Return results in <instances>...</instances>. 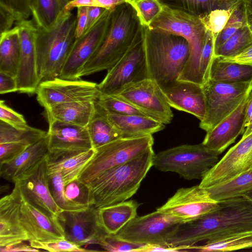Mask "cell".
<instances>
[{
	"mask_svg": "<svg viewBox=\"0 0 252 252\" xmlns=\"http://www.w3.org/2000/svg\"><path fill=\"white\" fill-rule=\"evenodd\" d=\"M252 229V202L243 196L219 201L214 210L196 219L180 224L168 246L186 248L196 243Z\"/></svg>",
	"mask_w": 252,
	"mask_h": 252,
	"instance_id": "1",
	"label": "cell"
},
{
	"mask_svg": "<svg viewBox=\"0 0 252 252\" xmlns=\"http://www.w3.org/2000/svg\"><path fill=\"white\" fill-rule=\"evenodd\" d=\"M142 32L143 27L130 3L116 6L103 41L84 65L81 77L110 69L142 36Z\"/></svg>",
	"mask_w": 252,
	"mask_h": 252,
	"instance_id": "2",
	"label": "cell"
},
{
	"mask_svg": "<svg viewBox=\"0 0 252 252\" xmlns=\"http://www.w3.org/2000/svg\"><path fill=\"white\" fill-rule=\"evenodd\" d=\"M143 27V42L149 78L161 89L177 80L189 56L181 36Z\"/></svg>",
	"mask_w": 252,
	"mask_h": 252,
	"instance_id": "3",
	"label": "cell"
},
{
	"mask_svg": "<svg viewBox=\"0 0 252 252\" xmlns=\"http://www.w3.org/2000/svg\"><path fill=\"white\" fill-rule=\"evenodd\" d=\"M153 148L100 175L89 185L90 206L97 209L126 201L137 191L153 166Z\"/></svg>",
	"mask_w": 252,
	"mask_h": 252,
	"instance_id": "4",
	"label": "cell"
},
{
	"mask_svg": "<svg viewBox=\"0 0 252 252\" xmlns=\"http://www.w3.org/2000/svg\"><path fill=\"white\" fill-rule=\"evenodd\" d=\"M77 17L64 9L47 29L37 27L35 44L40 82L59 77L75 40Z\"/></svg>",
	"mask_w": 252,
	"mask_h": 252,
	"instance_id": "5",
	"label": "cell"
},
{
	"mask_svg": "<svg viewBox=\"0 0 252 252\" xmlns=\"http://www.w3.org/2000/svg\"><path fill=\"white\" fill-rule=\"evenodd\" d=\"M150 28L181 36L188 42V61L177 80L192 82L202 86L199 63L206 30L198 17L163 5L161 13Z\"/></svg>",
	"mask_w": 252,
	"mask_h": 252,
	"instance_id": "6",
	"label": "cell"
},
{
	"mask_svg": "<svg viewBox=\"0 0 252 252\" xmlns=\"http://www.w3.org/2000/svg\"><path fill=\"white\" fill-rule=\"evenodd\" d=\"M219 161L218 156L202 144L182 145L155 154L153 166L162 172H173L185 179H202Z\"/></svg>",
	"mask_w": 252,
	"mask_h": 252,
	"instance_id": "7",
	"label": "cell"
},
{
	"mask_svg": "<svg viewBox=\"0 0 252 252\" xmlns=\"http://www.w3.org/2000/svg\"><path fill=\"white\" fill-rule=\"evenodd\" d=\"M152 135L122 138L95 149L78 179L88 186L104 172L121 165L153 148Z\"/></svg>",
	"mask_w": 252,
	"mask_h": 252,
	"instance_id": "8",
	"label": "cell"
},
{
	"mask_svg": "<svg viewBox=\"0 0 252 252\" xmlns=\"http://www.w3.org/2000/svg\"><path fill=\"white\" fill-rule=\"evenodd\" d=\"M203 87L206 112L199 127L207 132L232 113L252 91V80L226 83L209 79Z\"/></svg>",
	"mask_w": 252,
	"mask_h": 252,
	"instance_id": "9",
	"label": "cell"
},
{
	"mask_svg": "<svg viewBox=\"0 0 252 252\" xmlns=\"http://www.w3.org/2000/svg\"><path fill=\"white\" fill-rule=\"evenodd\" d=\"M181 223L170 215L157 210L136 216L115 235L134 243L169 247V239Z\"/></svg>",
	"mask_w": 252,
	"mask_h": 252,
	"instance_id": "10",
	"label": "cell"
},
{
	"mask_svg": "<svg viewBox=\"0 0 252 252\" xmlns=\"http://www.w3.org/2000/svg\"><path fill=\"white\" fill-rule=\"evenodd\" d=\"M146 78H149L142 36L107 70L97 87L101 94L116 95L127 86Z\"/></svg>",
	"mask_w": 252,
	"mask_h": 252,
	"instance_id": "11",
	"label": "cell"
},
{
	"mask_svg": "<svg viewBox=\"0 0 252 252\" xmlns=\"http://www.w3.org/2000/svg\"><path fill=\"white\" fill-rule=\"evenodd\" d=\"M112 10L106 9L90 28L75 39L60 78L68 80L80 79L84 65L97 50L106 35Z\"/></svg>",
	"mask_w": 252,
	"mask_h": 252,
	"instance_id": "12",
	"label": "cell"
},
{
	"mask_svg": "<svg viewBox=\"0 0 252 252\" xmlns=\"http://www.w3.org/2000/svg\"><path fill=\"white\" fill-rule=\"evenodd\" d=\"M46 156L17 177L13 182L14 187L22 200L50 217L57 218L63 210L56 203L49 189Z\"/></svg>",
	"mask_w": 252,
	"mask_h": 252,
	"instance_id": "13",
	"label": "cell"
},
{
	"mask_svg": "<svg viewBox=\"0 0 252 252\" xmlns=\"http://www.w3.org/2000/svg\"><path fill=\"white\" fill-rule=\"evenodd\" d=\"M36 94L37 101L45 109L62 103L95 102L100 94L95 83L60 77L40 82Z\"/></svg>",
	"mask_w": 252,
	"mask_h": 252,
	"instance_id": "14",
	"label": "cell"
},
{
	"mask_svg": "<svg viewBox=\"0 0 252 252\" xmlns=\"http://www.w3.org/2000/svg\"><path fill=\"white\" fill-rule=\"evenodd\" d=\"M135 106L148 117L164 125L170 124L173 114L158 84L150 78L131 84L115 95Z\"/></svg>",
	"mask_w": 252,
	"mask_h": 252,
	"instance_id": "15",
	"label": "cell"
},
{
	"mask_svg": "<svg viewBox=\"0 0 252 252\" xmlns=\"http://www.w3.org/2000/svg\"><path fill=\"white\" fill-rule=\"evenodd\" d=\"M252 170V132L243 135L203 177L199 186L208 189Z\"/></svg>",
	"mask_w": 252,
	"mask_h": 252,
	"instance_id": "16",
	"label": "cell"
},
{
	"mask_svg": "<svg viewBox=\"0 0 252 252\" xmlns=\"http://www.w3.org/2000/svg\"><path fill=\"white\" fill-rule=\"evenodd\" d=\"M219 201L213 199L199 185L178 189L157 210L170 215L181 223L189 221L215 210Z\"/></svg>",
	"mask_w": 252,
	"mask_h": 252,
	"instance_id": "17",
	"label": "cell"
},
{
	"mask_svg": "<svg viewBox=\"0 0 252 252\" xmlns=\"http://www.w3.org/2000/svg\"><path fill=\"white\" fill-rule=\"evenodd\" d=\"M57 218L65 239L81 247L98 245L106 234L98 222V209L92 206L77 211H62Z\"/></svg>",
	"mask_w": 252,
	"mask_h": 252,
	"instance_id": "18",
	"label": "cell"
},
{
	"mask_svg": "<svg viewBox=\"0 0 252 252\" xmlns=\"http://www.w3.org/2000/svg\"><path fill=\"white\" fill-rule=\"evenodd\" d=\"M20 39V58L16 77L18 92L32 95L36 93L40 81L37 68L35 33L37 29L32 20L17 21Z\"/></svg>",
	"mask_w": 252,
	"mask_h": 252,
	"instance_id": "19",
	"label": "cell"
},
{
	"mask_svg": "<svg viewBox=\"0 0 252 252\" xmlns=\"http://www.w3.org/2000/svg\"><path fill=\"white\" fill-rule=\"evenodd\" d=\"M48 123L49 154L55 155L94 149L87 126L58 121H50Z\"/></svg>",
	"mask_w": 252,
	"mask_h": 252,
	"instance_id": "20",
	"label": "cell"
},
{
	"mask_svg": "<svg viewBox=\"0 0 252 252\" xmlns=\"http://www.w3.org/2000/svg\"><path fill=\"white\" fill-rule=\"evenodd\" d=\"M171 107L191 114L202 121L206 116V98L203 86L176 80L161 89Z\"/></svg>",
	"mask_w": 252,
	"mask_h": 252,
	"instance_id": "21",
	"label": "cell"
},
{
	"mask_svg": "<svg viewBox=\"0 0 252 252\" xmlns=\"http://www.w3.org/2000/svg\"><path fill=\"white\" fill-rule=\"evenodd\" d=\"M249 95L232 113L207 132L202 142L206 149L219 156L235 142L239 134H243Z\"/></svg>",
	"mask_w": 252,
	"mask_h": 252,
	"instance_id": "22",
	"label": "cell"
},
{
	"mask_svg": "<svg viewBox=\"0 0 252 252\" xmlns=\"http://www.w3.org/2000/svg\"><path fill=\"white\" fill-rule=\"evenodd\" d=\"M21 197L16 188L0 200V247L29 241L20 220Z\"/></svg>",
	"mask_w": 252,
	"mask_h": 252,
	"instance_id": "23",
	"label": "cell"
},
{
	"mask_svg": "<svg viewBox=\"0 0 252 252\" xmlns=\"http://www.w3.org/2000/svg\"><path fill=\"white\" fill-rule=\"evenodd\" d=\"M20 220L28 235V241L47 242L65 239L63 229L57 218L48 216L22 199Z\"/></svg>",
	"mask_w": 252,
	"mask_h": 252,
	"instance_id": "24",
	"label": "cell"
},
{
	"mask_svg": "<svg viewBox=\"0 0 252 252\" xmlns=\"http://www.w3.org/2000/svg\"><path fill=\"white\" fill-rule=\"evenodd\" d=\"M95 105L107 120L122 133L124 138L152 135L163 130L165 127L163 123L147 116L107 112L96 103Z\"/></svg>",
	"mask_w": 252,
	"mask_h": 252,
	"instance_id": "25",
	"label": "cell"
},
{
	"mask_svg": "<svg viewBox=\"0 0 252 252\" xmlns=\"http://www.w3.org/2000/svg\"><path fill=\"white\" fill-rule=\"evenodd\" d=\"M47 135L29 146L13 160L0 165V177L13 183L24 172L32 167L49 153Z\"/></svg>",
	"mask_w": 252,
	"mask_h": 252,
	"instance_id": "26",
	"label": "cell"
},
{
	"mask_svg": "<svg viewBox=\"0 0 252 252\" xmlns=\"http://www.w3.org/2000/svg\"><path fill=\"white\" fill-rule=\"evenodd\" d=\"M95 149L46 156L47 174L59 172L64 186L77 179L93 156Z\"/></svg>",
	"mask_w": 252,
	"mask_h": 252,
	"instance_id": "27",
	"label": "cell"
},
{
	"mask_svg": "<svg viewBox=\"0 0 252 252\" xmlns=\"http://www.w3.org/2000/svg\"><path fill=\"white\" fill-rule=\"evenodd\" d=\"M95 102L76 101L57 104L45 109L48 122L58 121L87 126L95 114Z\"/></svg>",
	"mask_w": 252,
	"mask_h": 252,
	"instance_id": "28",
	"label": "cell"
},
{
	"mask_svg": "<svg viewBox=\"0 0 252 252\" xmlns=\"http://www.w3.org/2000/svg\"><path fill=\"white\" fill-rule=\"evenodd\" d=\"M140 204L134 200L124 201L98 209V222L104 232L116 234L128 222L137 216Z\"/></svg>",
	"mask_w": 252,
	"mask_h": 252,
	"instance_id": "29",
	"label": "cell"
},
{
	"mask_svg": "<svg viewBox=\"0 0 252 252\" xmlns=\"http://www.w3.org/2000/svg\"><path fill=\"white\" fill-rule=\"evenodd\" d=\"M0 35V72L16 77L20 58L18 28L14 25Z\"/></svg>",
	"mask_w": 252,
	"mask_h": 252,
	"instance_id": "30",
	"label": "cell"
},
{
	"mask_svg": "<svg viewBox=\"0 0 252 252\" xmlns=\"http://www.w3.org/2000/svg\"><path fill=\"white\" fill-rule=\"evenodd\" d=\"M209 79L226 83L249 81L252 80V66L225 61L214 56Z\"/></svg>",
	"mask_w": 252,
	"mask_h": 252,
	"instance_id": "31",
	"label": "cell"
},
{
	"mask_svg": "<svg viewBox=\"0 0 252 252\" xmlns=\"http://www.w3.org/2000/svg\"><path fill=\"white\" fill-rule=\"evenodd\" d=\"M247 249H252V229L207 241L204 245L186 248L187 251L198 252H228Z\"/></svg>",
	"mask_w": 252,
	"mask_h": 252,
	"instance_id": "32",
	"label": "cell"
},
{
	"mask_svg": "<svg viewBox=\"0 0 252 252\" xmlns=\"http://www.w3.org/2000/svg\"><path fill=\"white\" fill-rule=\"evenodd\" d=\"M69 0H30L32 20L37 27L47 29L64 10Z\"/></svg>",
	"mask_w": 252,
	"mask_h": 252,
	"instance_id": "33",
	"label": "cell"
},
{
	"mask_svg": "<svg viewBox=\"0 0 252 252\" xmlns=\"http://www.w3.org/2000/svg\"><path fill=\"white\" fill-rule=\"evenodd\" d=\"M95 107V114L87 126L94 149L124 138L122 133L107 120L96 105Z\"/></svg>",
	"mask_w": 252,
	"mask_h": 252,
	"instance_id": "34",
	"label": "cell"
},
{
	"mask_svg": "<svg viewBox=\"0 0 252 252\" xmlns=\"http://www.w3.org/2000/svg\"><path fill=\"white\" fill-rule=\"evenodd\" d=\"M205 189L210 196L217 201L242 196L252 189V170L229 182Z\"/></svg>",
	"mask_w": 252,
	"mask_h": 252,
	"instance_id": "35",
	"label": "cell"
},
{
	"mask_svg": "<svg viewBox=\"0 0 252 252\" xmlns=\"http://www.w3.org/2000/svg\"><path fill=\"white\" fill-rule=\"evenodd\" d=\"M30 0H0V33L12 29L18 21L31 16Z\"/></svg>",
	"mask_w": 252,
	"mask_h": 252,
	"instance_id": "36",
	"label": "cell"
},
{
	"mask_svg": "<svg viewBox=\"0 0 252 252\" xmlns=\"http://www.w3.org/2000/svg\"><path fill=\"white\" fill-rule=\"evenodd\" d=\"M252 45V31L248 24L243 25L223 44L214 51V57L232 58Z\"/></svg>",
	"mask_w": 252,
	"mask_h": 252,
	"instance_id": "37",
	"label": "cell"
},
{
	"mask_svg": "<svg viewBox=\"0 0 252 252\" xmlns=\"http://www.w3.org/2000/svg\"><path fill=\"white\" fill-rule=\"evenodd\" d=\"M48 132L29 126L27 129L15 128L0 120V144L18 142L30 146L47 135Z\"/></svg>",
	"mask_w": 252,
	"mask_h": 252,
	"instance_id": "38",
	"label": "cell"
},
{
	"mask_svg": "<svg viewBox=\"0 0 252 252\" xmlns=\"http://www.w3.org/2000/svg\"><path fill=\"white\" fill-rule=\"evenodd\" d=\"M164 5L200 17L217 9H223L221 0H159Z\"/></svg>",
	"mask_w": 252,
	"mask_h": 252,
	"instance_id": "39",
	"label": "cell"
},
{
	"mask_svg": "<svg viewBox=\"0 0 252 252\" xmlns=\"http://www.w3.org/2000/svg\"><path fill=\"white\" fill-rule=\"evenodd\" d=\"M48 177L49 189L52 196L58 206L62 210L77 211L89 207L77 204L66 197L64 185L59 172L48 174Z\"/></svg>",
	"mask_w": 252,
	"mask_h": 252,
	"instance_id": "40",
	"label": "cell"
},
{
	"mask_svg": "<svg viewBox=\"0 0 252 252\" xmlns=\"http://www.w3.org/2000/svg\"><path fill=\"white\" fill-rule=\"evenodd\" d=\"M95 103L107 112L121 115H136L148 117L135 106L115 95L100 94Z\"/></svg>",
	"mask_w": 252,
	"mask_h": 252,
	"instance_id": "41",
	"label": "cell"
},
{
	"mask_svg": "<svg viewBox=\"0 0 252 252\" xmlns=\"http://www.w3.org/2000/svg\"><path fill=\"white\" fill-rule=\"evenodd\" d=\"M129 3L136 11L141 25L148 28L161 13L163 7L159 0H134Z\"/></svg>",
	"mask_w": 252,
	"mask_h": 252,
	"instance_id": "42",
	"label": "cell"
},
{
	"mask_svg": "<svg viewBox=\"0 0 252 252\" xmlns=\"http://www.w3.org/2000/svg\"><path fill=\"white\" fill-rule=\"evenodd\" d=\"M98 245L108 252H141L146 245L130 242L115 235L106 233L101 238Z\"/></svg>",
	"mask_w": 252,
	"mask_h": 252,
	"instance_id": "43",
	"label": "cell"
},
{
	"mask_svg": "<svg viewBox=\"0 0 252 252\" xmlns=\"http://www.w3.org/2000/svg\"><path fill=\"white\" fill-rule=\"evenodd\" d=\"M231 9H217L199 17L206 30L210 31L215 39L227 23Z\"/></svg>",
	"mask_w": 252,
	"mask_h": 252,
	"instance_id": "44",
	"label": "cell"
},
{
	"mask_svg": "<svg viewBox=\"0 0 252 252\" xmlns=\"http://www.w3.org/2000/svg\"><path fill=\"white\" fill-rule=\"evenodd\" d=\"M214 42L212 33L206 30L199 63V74L202 86L209 79L211 65L214 55Z\"/></svg>",
	"mask_w": 252,
	"mask_h": 252,
	"instance_id": "45",
	"label": "cell"
},
{
	"mask_svg": "<svg viewBox=\"0 0 252 252\" xmlns=\"http://www.w3.org/2000/svg\"><path fill=\"white\" fill-rule=\"evenodd\" d=\"M66 197L77 204L90 206V189L88 186L78 178L64 186Z\"/></svg>",
	"mask_w": 252,
	"mask_h": 252,
	"instance_id": "46",
	"label": "cell"
},
{
	"mask_svg": "<svg viewBox=\"0 0 252 252\" xmlns=\"http://www.w3.org/2000/svg\"><path fill=\"white\" fill-rule=\"evenodd\" d=\"M29 242L30 245L34 248L39 250H43L50 252H84L91 251L90 250H86L83 247H81L65 239L47 242H42L36 240H31Z\"/></svg>",
	"mask_w": 252,
	"mask_h": 252,
	"instance_id": "47",
	"label": "cell"
},
{
	"mask_svg": "<svg viewBox=\"0 0 252 252\" xmlns=\"http://www.w3.org/2000/svg\"><path fill=\"white\" fill-rule=\"evenodd\" d=\"M0 120L19 129H27L30 126L23 116L7 106L3 100L0 101Z\"/></svg>",
	"mask_w": 252,
	"mask_h": 252,
	"instance_id": "48",
	"label": "cell"
},
{
	"mask_svg": "<svg viewBox=\"0 0 252 252\" xmlns=\"http://www.w3.org/2000/svg\"><path fill=\"white\" fill-rule=\"evenodd\" d=\"M126 2V0H73L67 4L64 9L71 11L80 6H98L113 9L118 5Z\"/></svg>",
	"mask_w": 252,
	"mask_h": 252,
	"instance_id": "49",
	"label": "cell"
},
{
	"mask_svg": "<svg viewBox=\"0 0 252 252\" xmlns=\"http://www.w3.org/2000/svg\"><path fill=\"white\" fill-rule=\"evenodd\" d=\"M29 146L22 143L8 142L0 144V165L13 160Z\"/></svg>",
	"mask_w": 252,
	"mask_h": 252,
	"instance_id": "50",
	"label": "cell"
},
{
	"mask_svg": "<svg viewBox=\"0 0 252 252\" xmlns=\"http://www.w3.org/2000/svg\"><path fill=\"white\" fill-rule=\"evenodd\" d=\"M247 23L241 22H227L223 30L218 34L215 39L214 51L227 40L240 28Z\"/></svg>",
	"mask_w": 252,
	"mask_h": 252,
	"instance_id": "51",
	"label": "cell"
},
{
	"mask_svg": "<svg viewBox=\"0 0 252 252\" xmlns=\"http://www.w3.org/2000/svg\"><path fill=\"white\" fill-rule=\"evenodd\" d=\"M17 91H18V86L16 77L0 72V94H5Z\"/></svg>",
	"mask_w": 252,
	"mask_h": 252,
	"instance_id": "52",
	"label": "cell"
},
{
	"mask_svg": "<svg viewBox=\"0 0 252 252\" xmlns=\"http://www.w3.org/2000/svg\"><path fill=\"white\" fill-rule=\"evenodd\" d=\"M88 6H80L77 7V22L75 29V38L80 37L84 33L87 22Z\"/></svg>",
	"mask_w": 252,
	"mask_h": 252,
	"instance_id": "53",
	"label": "cell"
},
{
	"mask_svg": "<svg viewBox=\"0 0 252 252\" xmlns=\"http://www.w3.org/2000/svg\"><path fill=\"white\" fill-rule=\"evenodd\" d=\"M220 58L225 61L252 66V45L235 57Z\"/></svg>",
	"mask_w": 252,
	"mask_h": 252,
	"instance_id": "54",
	"label": "cell"
},
{
	"mask_svg": "<svg viewBox=\"0 0 252 252\" xmlns=\"http://www.w3.org/2000/svg\"><path fill=\"white\" fill-rule=\"evenodd\" d=\"M106 9H107L98 6H88L87 22L84 32L90 28Z\"/></svg>",
	"mask_w": 252,
	"mask_h": 252,
	"instance_id": "55",
	"label": "cell"
},
{
	"mask_svg": "<svg viewBox=\"0 0 252 252\" xmlns=\"http://www.w3.org/2000/svg\"><path fill=\"white\" fill-rule=\"evenodd\" d=\"M244 127L245 131L243 135H247L252 132V91L248 98Z\"/></svg>",
	"mask_w": 252,
	"mask_h": 252,
	"instance_id": "56",
	"label": "cell"
},
{
	"mask_svg": "<svg viewBox=\"0 0 252 252\" xmlns=\"http://www.w3.org/2000/svg\"><path fill=\"white\" fill-rule=\"evenodd\" d=\"M1 252H35L40 251V250L27 245L24 242L18 243L13 245L0 247Z\"/></svg>",
	"mask_w": 252,
	"mask_h": 252,
	"instance_id": "57",
	"label": "cell"
},
{
	"mask_svg": "<svg viewBox=\"0 0 252 252\" xmlns=\"http://www.w3.org/2000/svg\"><path fill=\"white\" fill-rule=\"evenodd\" d=\"M238 0H221L223 9H229Z\"/></svg>",
	"mask_w": 252,
	"mask_h": 252,
	"instance_id": "58",
	"label": "cell"
},
{
	"mask_svg": "<svg viewBox=\"0 0 252 252\" xmlns=\"http://www.w3.org/2000/svg\"><path fill=\"white\" fill-rule=\"evenodd\" d=\"M247 15L252 14V0H244Z\"/></svg>",
	"mask_w": 252,
	"mask_h": 252,
	"instance_id": "59",
	"label": "cell"
},
{
	"mask_svg": "<svg viewBox=\"0 0 252 252\" xmlns=\"http://www.w3.org/2000/svg\"><path fill=\"white\" fill-rule=\"evenodd\" d=\"M247 22L248 26L252 31V14L247 15Z\"/></svg>",
	"mask_w": 252,
	"mask_h": 252,
	"instance_id": "60",
	"label": "cell"
},
{
	"mask_svg": "<svg viewBox=\"0 0 252 252\" xmlns=\"http://www.w3.org/2000/svg\"><path fill=\"white\" fill-rule=\"evenodd\" d=\"M242 196L245 197L252 202V189L245 193Z\"/></svg>",
	"mask_w": 252,
	"mask_h": 252,
	"instance_id": "61",
	"label": "cell"
},
{
	"mask_svg": "<svg viewBox=\"0 0 252 252\" xmlns=\"http://www.w3.org/2000/svg\"><path fill=\"white\" fill-rule=\"evenodd\" d=\"M9 188L7 186H1L0 187V193L6 191Z\"/></svg>",
	"mask_w": 252,
	"mask_h": 252,
	"instance_id": "62",
	"label": "cell"
},
{
	"mask_svg": "<svg viewBox=\"0 0 252 252\" xmlns=\"http://www.w3.org/2000/svg\"><path fill=\"white\" fill-rule=\"evenodd\" d=\"M133 0H126V2H128L129 3L131 2L132 1H133Z\"/></svg>",
	"mask_w": 252,
	"mask_h": 252,
	"instance_id": "63",
	"label": "cell"
},
{
	"mask_svg": "<svg viewBox=\"0 0 252 252\" xmlns=\"http://www.w3.org/2000/svg\"><path fill=\"white\" fill-rule=\"evenodd\" d=\"M69 1H72V0H69Z\"/></svg>",
	"mask_w": 252,
	"mask_h": 252,
	"instance_id": "64",
	"label": "cell"
}]
</instances>
